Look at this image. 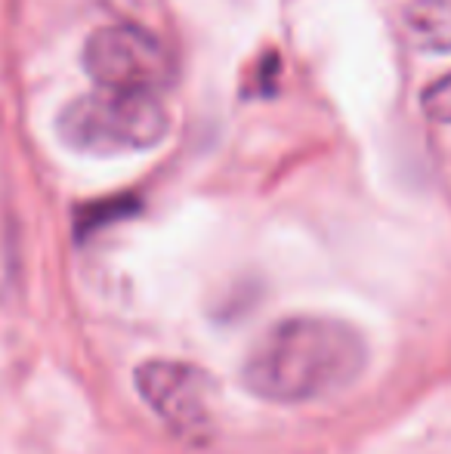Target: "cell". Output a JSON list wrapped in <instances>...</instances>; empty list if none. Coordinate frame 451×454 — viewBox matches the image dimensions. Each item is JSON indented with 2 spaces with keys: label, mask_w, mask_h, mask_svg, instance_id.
Listing matches in <instances>:
<instances>
[{
  "label": "cell",
  "mask_w": 451,
  "mask_h": 454,
  "mask_svg": "<svg viewBox=\"0 0 451 454\" xmlns=\"http://www.w3.org/2000/svg\"><path fill=\"white\" fill-rule=\"evenodd\" d=\"M368 364L365 337L340 318L294 316L272 325L247 353L241 380L272 405L325 399L359 380Z\"/></svg>",
  "instance_id": "obj_1"
},
{
  "label": "cell",
  "mask_w": 451,
  "mask_h": 454,
  "mask_svg": "<svg viewBox=\"0 0 451 454\" xmlns=\"http://www.w3.org/2000/svg\"><path fill=\"white\" fill-rule=\"evenodd\" d=\"M424 114L436 124H451V74L430 84L421 96Z\"/></svg>",
  "instance_id": "obj_7"
},
{
  "label": "cell",
  "mask_w": 451,
  "mask_h": 454,
  "mask_svg": "<svg viewBox=\"0 0 451 454\" xmlns=\"http://www.w3.org/2000/svg\"><path fill=\"white\" fill-rule=\"evenodd\" d=\"M136 393L176 439L205 445L214 436V380L186 362L152 359L133 374Z\"/></svg>",
  "instance_id": "obj_4"
},
{
  "label": "cell",
  "mask_w": 451,
  "mask_h": 454,
  "mask_svg": "<svg viewBox=\"0 0 451 454\" xmlns=\"http://www.w3.org/2000/svg\"><path fill=\"white\" fill-rule=\"evenodd\" d=\"M81 62L99 87H112V90L161 93L176 78L167 43L136 25L97 28L87 37Z\"/></svg>",
  "instance_id": "obj_3"
},
{
  "label": "cell",
  "mask_w": 451,
  "mask_h": 454,
  "mask_svg": "<svg viewBox=\"0 0 451 454\" xmlns=\"http://www.w3.org/2000/svg\"><path fill=\"white\" fill-rule=\"evenodd\" d=\"M170 130V114L158 93L145 90H93L78 96L56 114V133L74 152L118 155L145 152Z\"/></svg>",
  "instance_id": "obj_2"
},
{
  "label": "cell",
  "mask_w": 451,
  "mask_h": 454,
  "mask_svg": "<svg viewBox=\"0 0 451 454\" xmlns=\"http://www.w3.org/2000/svg\"><path fill=\"white\" fill-rule=\"evenodd\" d=\"M139 201L133 195L124 198H109V201H97V204H84L78 210V239H87L90 232L103 229L112 220H124V216L136 214Z\"/></svg>",
  "instance_id": "obj_6"
},
{
  "label": "cell",
  "mask_w": 451,
  "mask_h": 454,
  "mask_svg": "<svg viewBox=\"0 0 451 454\" xmlns=\"http://www.w3.org/2000/svg\"><path fill=\"white\" fill-rule=\"evenodd\" d=\"M402 22L415 47L451 53V0H411Z\"/></svg>",
  "instance_id": "obj_5"
}]
</instances>
